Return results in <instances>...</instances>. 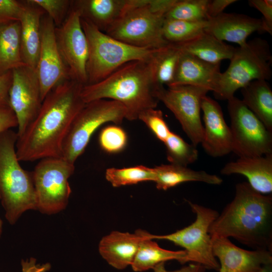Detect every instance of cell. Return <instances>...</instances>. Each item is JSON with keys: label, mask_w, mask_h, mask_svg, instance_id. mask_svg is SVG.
Here are the masks:
<instances>
[{"label": "cell", "mask_w": 272, "mask_h": 272, "mask_svg": "<svg viewBox=\"0 0 272 272\" xmlns=\"http://www.w3.org/2000/svg\"><path fill=\"white\" fill-rule=\"evenodd\" d=\"M83 86L67 79L47 94L36 117L17 138L16 150L20 162L62 157L72 123L86 104L81 97Z\"/></svg>", "instance_id": "6da1fadb"}, {"label": "cell", "mask_w": 272, "mask_h": 272, "mask_svg": "<svg viewBox=\"0 0 272 272\" xmlns=\"http://www.w3.org/2000/svg\"><path fill=\"white\" fill-rule=\"evenodd\" d=\"M212 238L232 237L254 249L272 251V196L237 183L233 199L211 225Z\"/></svg>", "instance_id": "7a4b0ae2"}, {"label": "cell", "mask_w": 272, "mask_h": 272, "mask_svg": "<svg viewBox=\"0 0 272 272\" xmlns=\"http://www.w3.org/2000/svg\"><path fill=\"white\" fill-rule=\"evenodd\" d=\"M160 89L154 81L150 60H134L98 83L83 86L81 97L85 103L99 99L116 101L125 107V119L133 121L142 112L156 108Z\"/></svg>", "instance_id": "3957f363"}, {"label": "cell", "mask_w": 272, "mask_h": 272, "mask_svg": "<svg viewBox=\"0 0 272 272\" xmlns=\"http://www.w3.org/2000/svg\"><path fill=\"white\" fill-rule=\"evenodd\" d=\"M17 138L11 129L0 133V199L11 225L26 211L37 209L32 172L21 167L16 154Z\"/></svg>", "instance_id": "277c9868"}, {"label": "cell", "mask_w": 272, "mask_h": 272, "mask_svg": "<svg viewBox=\"0 0 272 272\" xmlns=\"http://www.w3.org/2000/svg\"><path fill=\"white\" fill-rule=\"evenodd\" d=\"M81 22L89 46L87 85L103 80L127 62L150 60L157 49L130 45L100 31L87 20L81 19Z\"/></svg>", "instance_id": "5b68a950"}, {"label": "cell", "mask_w": 272, "mask_h": 272, "mask_svg": "<svg viewBox=\"0 0 272 272\" xmlns=\"http://www.w3.org/2000/svg\"><path fill=\"white\" fill-rule=\"evenodd\" d=\"M230 60L213 92L217 99L228 100L250 82L271 78L272 55L269 45L263 39L255 38L235 47Z\"/></svg>", "instance_id": "8992f818"}, {"label": "cell", "mask_w": 272, "mask_h": 272, "mask_svg": "<svg viewBox=\"0 0 272 272\" xmlns=\"http://www.w3.org/2000/svg\"><path fill=\"white\" fill-rule=\"evenodd\" d=\"M164 20L153 0H128L123 13L105 33L134 46L160 48L169 44L162 34Z\"/></svg>", "instance_id": "52a82bcc"}, {"label": "cell", "mask_w": 272, "mask_h": 272, "mask_svg": "<svg viewBox=\"0 0 272 272\" xmlns=\"http://www.w3.org/2000/svg\"><path fill=\"white\" fill-rule=\"evenodd\" d=\"M125 116V107L116 101L99 99L86 103L72 123L63 145L62 158L75 164L99 127L107 122L121 124Z\"/></svg>", "instance_id": "ba28073f"}, {"label": "cell", "mask_w": 272, "mask_h": 272, "mask_svg": "<svg viewBox=\"0 0 272 272\" xmlns=\"http://www.w3.org/2000/svg\"><path fill=\"white\" fill-rule=\"evenodd\" d=\"M187 202L193 213L195 220L189 226L167 235H153L146 231L149 239L166 240L184 249L189 262L199 264L207 269L219 270L220 264L213 252L212 240L209 233L212 223L219 213L189 200Z\"/></svg>", "instance_id": "9c48e42d"}, {"label": "cell", "mask_w": 272, "mask_h": 272, "mask_svg": "<svg viewBox=\"0 0 272 272\" xmlns=\"http://www.w3.org/2000/svg\"><path fill=\"white\" fill-rule=\"evenodd\" d=\"M75 169V164L62 157L39 160L32 172L37 210L52 215L65 209L72 192L69 179Z\"/></svg>", "instance_id": "30bf717a"}, {"label": "cell", "mask_w": 272, "mask_h": 272, "mask_svg": "<svg viewBox=\"0 0 272 272\" xmlns=\"http://www.w3.org/2000/svg\"><path fill=\"white\" fill-rule=\"evenodd\" d=\"M228 101L233 146L238 157L272 154V131L243 103L233 96Z\"/></svg>", "instance_id": "8fae6325"}, {"label": "cell", "mask_w": 272, "mask_h": 272, "mask_svg": "<svg viewBox=\"0 0 272 272\" xmlns=\"http://www.w3.org/2000/svg\"><path fill=\"white\" fill-rule=\"evenodd\" d=\"M209 91L191 86H176L160 89L157 97L174 115L191 144L197 146L203 137L200 117L203 97Z\"/></svg>", "instance_id": "7c38bea8"}, {"label": "cell", "mask_w": 272, "mask_h": 272, "mask_svg": "<svg viewBox=\"0 0 272 272\" xmlns=\"http://www.w3.org/2000/svg\"><path fill=\"white\" fill-rule=\"evenodd\" d=\"M55 35L58 51L70 79L86 85L88 42L77 10L71 8L64 22L55 27Z\"/></svg>", "instance_id": "4fadbf2b"}, {"label": "cell", "mask_w": 272, "mask_h": 272, "mask_svg": "<svg viewBox=\"0 0 272 272\" xmlns=\"http://www.w3.org/2000/svg\"><path fill=\"white\" fill-rule=\"evenodd\" d=\"M12 72L9 106L17 119V133L19 137L38 114L43 101L35 69L23 65L13 70Z\"/></svg>", "instance_id": "5bb4252c"}, {"label": "cell", "mask_w": 272, "mask_h": 272, "mask_svg": "<svg viewBox=\"0 0 272 272\" xmlns=\"http://www.w3.org/2000/svg\"><path fill=\"white\" fill-rule=\"evenodd\" d=\"M55 28L52 20L45 14L41 22V45L36 68L42 101L57 85L71 79L57 48Z\"/></svg>", "instance_id": "9a60e30c"}, {"label": "cell", "mask_w": 272, "mask_h": 272, "mask_svg": "<svg viewBox=\"0 0 272 272\" xmlns=\"http://www.w3.org/2000/svg\"><path fill=\"white\" fill-rule=\"evenodd\" d=\"M203 137L200 143L206 152L213 157H220L232 152L233 140L230 127L226 122L218 103L207 95L202 99Z\"/></svg>", "instance_id": "2e32d148"}, {"label": "cell", "mask_w": 272, "mask_h": 272, "mask_svg": "<svg viewBox=\"0 0 272 272\" xmlns=\"http://www.w3.org/2000/svg\"><path fill=\"white\" fill-rule=\"evenodd\" d=\"M213 252L219 260V272H257L263 265L272 263V251L265 249L247 250L229 238H212Z\"/></svg>", "instance_id": "e0dca14e"}, {"label": "cell", "mask_w": 272, "mask_h": 272, "mask_svg": "<svg viewBox=\"0 0 272 272\" xmlns=\"http://www.w3.org/2000/svg\"><path fill=\"white\" fill-rule=\"evenodd\" d=\"M264 31L261 19L237 13H222L208 19L205 32L218 39L237 43L239 46L247 42L252 33Z\"/></svg>", "instance_id": "ac0fdd59"}, {"label": "cell", "mask_w": 272, "mask_h": 272, "mask_svg": "<svg viewBox=\"0 0 272 272\" xmlns=\"http://www.w3.org/2000/svg\"><path fill=\"white\" fill-rule=\"evenodd\" d=\"M173 81L168 87L191 86L214 92L221 76L220 64H212L181 50Z\"/></svg>", "instance_id": "d6986e66"}, {"label": "cell", "mask_w": 272, "mask_h": 272, "mask_svg": "<svg viewBox=\"0 0 272 272\" xmlns=\"http://www.w3.org/2000/svg\"><path fill=\"white\" fill-rule=\"evenodd\" d=\"M221 173L242 175L256 191L265 195L272 192V154L239 157L236 161L226 164Z\"/></svg>", "instance_id": "ffe728a7"}, {"label": "cell", "mask_w": 272, "mask_h": 272, "mask_svg": "<svg viewBox=\"0 0 272 272\" xmlns=\"http://www.w3.org/2000/svg\"><path fill=\"white\" fill-rule=\"evenodd\" d=\"M143 238L141 229L134 234L113 231L101 239L99 252L111 266L123 269L131 265Z\"/></svg>", "instance_id": "44dd1931"}, {"label": "cell", "mask_w": 272, "mask_h": 272, "mask_svg": "<svg viewBox=\"0 0 272 272\" xmlns=\"http://www.w3.org/2000/svg\"><path fill=\"white\" fill-rule=\"evenodd\" d=\"M22 1L19 21L22 59L25 64L36 69L41 45V22L45 13L31 0Z\"/></svg>", "instance_id": "7402d4cb"}, {"label": "cell", "mask_w": 272, "mask_h": 272, "mask_svg": "<svg viewBox=\"0 0 272 272\" xmlns=\"http://www.w3.org/2000/svg\"><path fill=\"white\" fill-rule=\"evenodd\" d=\"M128 0H75L71 8L77 10L81 19L87 20L105 33L121 16Z\"/></svg>", "instance_id": "603a6c76"}, {"label": "cell", "mask_w": 272, "mask_h": 272, "mask_svg": "<svg viewBox=\"0 0 272 272\" xmlns=\"http://www.w3.org/2000/svg\"><path fill=\"white\" fill-rule=\"evenodd\" d=\"M155 172L156 188L166 190L181 183L196 181L212 185H219L223 182L219 176L211 174L205 171H196L172 164H161L154 168Z\"/></svg>", "instance_id": "cb8c5ba5"}, {"label": "cell", "mask_w": 272, "mask_h": 272, "mask_svg": "<svg viewBox=\"0 0 272 272\" xmlns=\"http://www.w3.org/2000/svg\"><path fill=\"white\" fill-rule=\"evenodd\" d=\"M141 230L144 238L131 264L133 271L142 272L153 269L157 264L168 260H176L181 264L189 262L185 250L172 251L160 247L157 242L148 238Z\"/></svg>", "instance_id": "d4e9b609"}, {"label": "cell", "mask_w": 272, "mask_h": 272, "mask_svg": "<svg viewBox=\"0 0 272 272\" xmlns=\"http://www.w3.org/2000/svg\"><path fill=\"white\" fill-rule=\"evenodd\" d=\"M243 103L272 131V91L266 80L253 81L241 89Z\"/></svg>", "instance_id": "484cf974"}, {"label": "cell", "mask_w": 272, "mask_h": 272, "mask_svg": "<svg viewBox=\"0 0 272 272\" xmlns=\"http://www.w3.org/2000/svg\"><path fill=\"white\" fill-rule=\"evenodd\" d=\"M23 65L19 21L1 24L0 76Z\"/></svg>", "instance_id": "4316f807"}, {"label": "cell", "mask_w": 272, "mask_h": 272, "mask_svg": "<svg viewBox=\"0 0 272 272\" xmlns=\"http://www.w3.org/2000/svg\"><path fill=\"white\" fill-rule=\"evenodd\" d=\"M177 45L184 52L216 64L224 59L230 60L235 48L205 32L190 41Z\"/></svg>", "instance_id": "83f0119b"}, {"label": "cell", "mask_w": 272, "mask_h": 272, "mask_svg": "<svg viewBox=\"0 0 272 272\" xmlns=\"http://www.w3.org/2000/svg\"><path fill=\"white\" fill-rule=\"evenodd\" d=\"M181 52L177 45L169 43L157 49L153 54L150 62L154 81L160 89L172 84Z\"/></svg>", "instance_id": "f1b7e54d"}, {"label": "cell", "mask_w": 272, "mask_h": 272, "mask_svg": "<svg viewBox=\"0 0 272 272\" xmlns=\"http://www.w3.org/2000/svg\"><path fill=\"white\" fill-rule=\"evenodd\" d=\"M207 25L208 20L187 21L165 19L162 27L163 36L169 43L183 44L205 33Z\"/></svg>", "instance_id": "f546056e"}, {"label": "cell", "mask_w": 272, "mask_h": 272, "mask_svg": "<svg viewBox=\"0 0 272 272\" xmlns=\"http://www.w3.org/2000/svg\"><path fill=\"white\" fill-rule=\"evenodd\" d=\"M105 178L112 186L118 187L145 181L154 182L155 172L154 168L143 165L123 168H109L106 170Z\"/></svg>", "instance_id": "4dcf8cb0"}, {"label": "cell", "mask_w": 272, "mask_h": 272, "mask_svg": "<svg viewBox=\"0 0 272 272\" xmlns=\"http://www.w3.org/2000/svg\"><path fill=\"white\" fill-rule=\"evenodd\" d=\"M164 144L166 147L167 158L170 164L187 167L198 158L196 146L187 143L172 131Z\"/></svg>", "instance_id": "1f68e13d"}, {"label": "cell", "mask_w": 272, "mask_h": 272, "mask_svg": "<svg viewBox=\"0 0 272 272\" xmlns=\"http://www.w3.org/2000/svg\"><path fill=\"white\" fill-rule=\"evenodd\" d=\"M209 0H177L165 15V19L187 21L208 20Z\"/></svg>", "instance_id": "d6a6232c"}, {"label": "cell", "mask_w": 272, "mask_h": 272, "mask_svg": "<svg viewBox=\"0 0 272 272\" xmlns=\"http://www.w3.org/2000/svg\"><path fill=\"white\" fill-rule=\"evenodd\" d=\"M127 141L125 131L116 125H109L103 128L99 137L100 147L109 153L121 152L125 147Z\"/></svg>", "instance_id": "836d02e7"}, {"label": "cell", "mask_w": 272, "mask_h": 272, "mask_svg": "<svg viewBox=\"0 0 272 272\" xmlns=\"http://www.w3.org/2000/svg\"><path fill=\"white\" fill-rule=\"evenodd\" d=\"M143 122L156 137L164 143L171 132L161 110L151 108L142 112L138 119Z\"/></svg>", "instance_id": "e575fe53"}, {"label": "cell", "mask_w": 272, "mask_h": 272, "mask_svg": "<svg viewBox=\"0 0 272 272\" xmlns=\"http://www.w3.org/2000/svg\"><path fill=\"white\" fill-rule=\"evenodd\" d=\"M40 7L52 20L55 27L60 26L66 19L71 9L70 0H31Z\"/></svg>", "instance_id": "d590c367"}, {"label": "cell", "mask_w": 272, "mask_h": 272, "mask_svg": "<svg viewBox=\"0 0 272 272\" xmlns=\"http://www.w3.org/2000/svg\"><path fill=\"white\" fill-rule=\"evenodd\" d=\"M23 1L0 0V24L19 21L23 10Z\"/></svg>", "instance_id": "8d00e7d4"}, {"label": "cell", "mask_w": 272, "mask_h": 272, "mask_svg": "<svg viewBox=\"0 0 272 272\" xmlns=\"http://www.w3.org/2000/svg\"><path fill=\"white\" fill-rule=\"evenodd\" d=\"M248 4L262 15L264 31L272 34V1L271 0H250Z\"/></svg>", "instance_id": "74e56055"}, {"label": "cell", "mask_w": 272, "mask_h": 272, "mask_svg": "<svg viewBox=\"0 0 272 272\" xmlns=\"http://www.w3.org/2000/svg\"><path fill=\"white\" fill-rule=\"evenodd\" d=\"M18 126L16 116L10 106L0 107V133Z\"/></svg>", "instance_id": "f35d334b"}, {"label": "cell", "mask_w": 272, "mask_h": 272, "mask_svg": "<svg viewBox=\"0 0 272 272\" xmlns=\"http://www.w3.org/2000/svg\"><path fill=\"white\" fill-rule=\"evenodd\" d=\"M12 81V71L0 76V107L9 106V92Z\"/></svg>", "instance_id": "ab89813d"}, {"label": "cell", "mask_w": 272, "mask_h": 272, "mask_svg": "<svg viewBox=\"0 0 272 272\" xmlns=\"http://www.w3.org/2000/svg\"><path fill=\"white\" fill-rule=\"evenodd\" d=\"M237 2L236 0H213L209 1L207 7L208 19L217 17L229 5Z\"/></svg>", "instance_id": "60d3db41"}, {"label": "cell", "mask_w": 272, "mask_h": 272, "mask_svg": "<svg viewBox=\"0 0 272 272\" xmlns=\"http://www.w3.org/2000/svg\"><path fill=\"white\" fill-rule=\"evenodd\" d=\"M21 266L22 272H47L50 268V264H37L36 260L34 258L22 260Z\"/></svg>", "instance_id": "b9f144b4"}, {"label": "cell", "mask_w": 272, "mask_h": 272, "mask_svg": "<svg viewBox=\"0 0 272 272\" xmlns=\"http://www.w3.org/2000/svg\"><path fill=\"white\" fill-rule=\"evenodd\" d=\"M165 263L162 262L156 265L153 268L154 272H205L207 269L204 266L199 264L192 263L179 269L169 271L166 269Z\"/></svg>", "instance_id": "7bdbcfd3"}, {"label": "cell", "mask_w": 272, "mask_h": 272, "mask_svg": "<svg viewBox=\"0 0 272 272\" xmlns=\"http://www.w3.org/2000/svg\"><path fill=\"white\" fill-rule=\"evenodd\" d=\"M257 272H272V263L263 265Z\"/></svg>", "instance_id": "ee69618b"}, {"label": "cell", "mask_w": 272, "mask_h": 272, "mask_svg": "<svg viewBox=\"0 0 272 272\" xmlns=\"http://www.w3.org/2000/svg\"><path fill=\"white\" fill-rule=\"evenodd\" d=\"M3 221L0 218V237H1L2 232H3Z\"/></svg>", "instance_id": "f6af8a7d"}]
</instances>
